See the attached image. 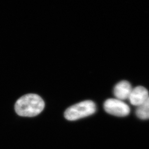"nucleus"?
Returning <instances> with one entry per match:
<instances>
[{"label":"nucleus","mask_w":149,"mask_h":149,"mask_svg":"<svg viewBox=\"0 0 149 149\" xmlns=\"http://www.w3.org/2000/svg\"><path fill=\"white\" fill-rule=\"evenodd\" d=\"M45 102L40 96L28 94L18 99L15 104V110L18 115L34 117L40 114L45 108Z\"/></svg>","instance_id":"nucleus-1"},{"label":"nucleus","mask_w":149,"mask_h":149,"mask_svg":"<svg viewBox=\"0 0 149 149\" xmlns=\"http://www.w3.org/2000/svg\"><path fill=\"white\" fill-rule=\"evenodd\" d=\"M96 111V105L94 102L86 100L69 107L65 111L64 116L69 121H75L91 115Z\"/></svg>","instance_id":"nucleus-2"},{"label":"nucleus","mask_w":149,"mask_h":149,"mask_svg":"<svg viewBox=\"0 0 149 149\" xmlns=\"http://www.w3.org/2000/svg\"><path fill=\"white\" fill-rule=\"evenodd\" d=\"M104 108L107 113L118 117H125L130 114L128 105L117 99H107L104 103Z\"/></svg>","instance_id":"nucleus-3"},{"label":"nucleus","mask_w":149,"mask_h":149,"mask_svg":"<svg viewBox=\"0 0 149 149\" xmlns=\"http://www.w3.org/2000/svg\"><path fill=\"white\" fill-rule=\"evenodd\" d=\"M149 92L143 86H137L132 89L128 98L131 104L139 107L149 97Z\"/></svg>","instance_id":"nucleus-4"},{"label":"nucleus","mask_w":149,"mask_h":149,"mask_svg":"<svg viewBox=\"0 0 149 149\" xmlns=\"http://www.w3.org/2000/svg\"><path fill=\"white\" fill-rule=\"evenodd\" d=\"M132 88L129 82L123 80L118 82L113 89V93L117 99L123 100L128 99Z\"/></svg>","instance_id":"nucleus-5"},{"label":"nucleus","mask_w":149,"mask_h":149,"mask_svg":"<svg viewBox=\"0 0 149 149\" xmlns=\"http://www.w3.org/2000/svg\"><path fill=\"white\" fill-rule=\"evenodd\" d=\"M136 114L141 119H149V96L142 104L138 107Z\"/></svg>","instance_id":"nucleus-6"}]
</instances>
